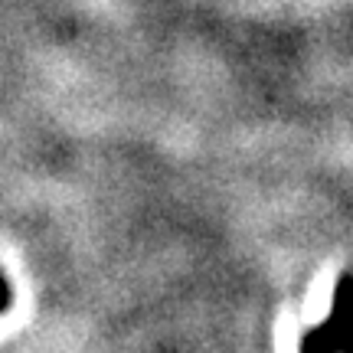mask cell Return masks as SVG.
Segmentation results:
<instances>
[{"instance_id": "cell-1", "label": "cell", "mask_w": 353, "mask_h": 353, "mask_svg": "<svg viewBox=\"0 0 353 353\" xmlns=\"http://www.w3.org/2000/svg\"><path fill=\"white\" fill-rule=\"evenodd\" d=\"M301 353H353V272H343L334 291V311L301 337Z\"/></svg>"}, {"instance_id": "cell-2", "label": "cell", "mask_w": 353, "mask_h": 353, "mask_svg": "<svg viewBox=\"0 0 353 353\" xmlns=\"http://www.w3.org/2000/svg\"><path fill=\"white\" fill-rule=\"evenodd\" d=\"M7 307H10V288H7V281L0 278V314H3Z\"/></svg>"}]
</instances>
